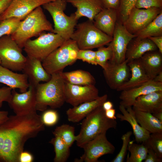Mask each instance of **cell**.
Masks as SVG:
<instances>
[{"mask_svg":"<svg viewBox=\"0 0 162 162\" xmlns=\"http://www.w3.org/2000/svg\"><path fill=\"white\" fill-rule=\"evenodd\" d=\"M36 112L11 115L0 124V162H19V156L29 139L45 129Z\"/></svg>","mask_w":162,"mask_h":162,"instance_id":"obj_1","label":"cell"},{"mask_svg":"<svg viewBox=\"0 0 162 162\" xmlns=\"http://www.w3.org/2000/svg\"><path fill=\"white\" fill-rule=\"evenodd\" d=\"M65 82L60 72L51 74L48 81L39 84L35 87L37 110L44 111L48 106L53 109L62 106L65 102Z\"/></svg>","mask_w":162,"mask_h":162,"instance_id":"obj_2","label":"cell"},{"mask_svg":"<svg viewBox=\"0 0 162 162\" xmlns=\"http://www.w3.org/2000/svg\"><path fill=\"white\" fill-rule=\"evenodd\" d=\"M45 31L53 33V28L40 6L21 21L16 30L11 36L22 49L28 40L34 37H38Z\"/></svg>","mask_w":162,"mask_h":162,"instance_id":"obj_3","label":"cell"},{"mask_svg":"<svg viewBox=\"0 0 162 162\" xmlns=\"http://www.w3.org/2000/svg\"><path fill=\"white\" fill-rule=\"evenodd\" d=\"M116 120L107 118L102 106L94 110L83 119L79 134L76 136L77 145L82 147L98 135L110 128L116 129Z\"/></svg>","mask_w":162,"mask_h":162,"instance_id":"obj_4","label":"cell"},{"mask_svg":"<svg viewBox=\"0 0 162 162\" xmlns=\"http://www.w3.org/2000/svg\"><path fill=\"white\" fill-rule=\"evenodd\" d=\"M79 49L76 42L70 39L65 40L42 62V65L50 74L63 71L67 66L77 60Z\"/></svg>","mask_w":162,"mask_h":162,"instance_id":"obj_5","label":"cell"},{"mask_svg":"<svg viewBox=\"0 0 162 162\" xmlns=\"http://www.w3.org/2000/svg\"><path fill=\"white\" fill-rule=\"evenodd\" d=\"M70 39L76 43L80 50H92L109 44L112 37L105 34L89 20L77 24Z\"/></svg>","mask_w":162,"mask_h":162,"instance_id":"obj_6","label":"cell"},{"mask_svg":"<svg viewBox=\"0 0 162 162\" xmlns=\"http://www.w3.org/2000/svg\"><path fill=\"white\" fill-rule=\"evenodd\" d=\"M67 2L66 0H54L42 5L52 18L53 33L59 35L65 40L70 38L78 21L74 13L69 16L65 14Z\"/></svg>","mask_w":162,"mask_h":162,"instance_id":"obj_7","label":"cell"},{"mask_svg":"<svg viewBox=\"0 0 162 162\" xmlns=\"http://www.w3.org/2000/svg\"><path fill=\"white\" fill-rule=\"evenodd\" d=\"M65 40L58 34L44 32L37 38L28 40L23 48L27 56L36 58L42 62Z\"/></svg>","mask_w":162,"mask_h":162,"instance_id":"obj_8","label":"cell"},{"mask_svg":"<svg viewBox=\"0 0 162 162\" xmlns=\"http://www.w3.org/2000/svg\"><path fill=\"white\" fill-rule=\"evenodd\" d=\"M26 59L22 53V49L11 35L0 38V65L13 71H22Z\"/></svg>","mask_w":162,"mask_h":162,"instance_id":"obj_9","label":"cell"},{"mask_svg":"<svg viewBox=\"0 0 162 162\" xmlns=\"http://www.w3.org/2000/svg\"><path fill=\"white\" fill-rule=\"evenodd\" d=\"M106 132L101 133L90 140L82 147L84 153L75 162H98L101 156L108 154H113L115 146L107 139Z\"/></svg>","mask_w":162,"mask_h":162,"instance_id":"obj_10","label":"cell"},{"mask_svg":"<svg viewBox=\"0 0 162 162\" xmlns=\"http://www.w3.org/2000/svg\"><path fill=\"white\" fill-rule=\"evenodd\" d=\"M136 37L128 32L122 23L117 20L112 36V40L109 44L112 48V56L109 62L120 64L126 60L128 45L130 41Z\"/></svg>","mask_w":162,"mask_h":162,"instance_id":"obj_11","label":"cell"},{"mask_svg":"<svg viewBox=\"0 0 162 162\" xmlns=\"http://www.w3.org/2000/svg\"><path fill=\"white\" fill-rule=\"evenodd\" d=\"M162 11V8H157L143 9L134 7L122 24L128 32L135 34L146 27Z\"/></svg>","mask_w":162,"mask_h":162,"instance_id":"obj_12","label":"cell"},{"mask_svg":"<svg viewBox=\"0 0 162 162\" xmlns=\"http://www.w3.org/2000/svg\"><path fill=\"white\" fill-rule=\"evenodd\" d=\"M8 103L16 115H22L36 112L35 87L29 84L26 92L19 93L12 90Z\"/></svg>","mask_w":162,"mask_h":162,"instance_id":"obj_13","label":"cell"},{"mask_svg":"<svg viewBox=\"0 0 162 162\" xmlns=\"http://www.w3.org/2000/svg\"><path fill=\"white\" fill-rule=\"evenodd\" d=\"M65 82V102L73 107L95 100L99 97L98 90L95 85H77Z\"/></svg>","mask_w":162,"mask_h":162,"instance_id":"obj_14","label":"cell"},{"mask_svg":"<svg viewBox=\"0 0 162 162\" xmlns=\"http://www.w3.org/2000/svg\"><path fill=\"white\" fill-rule=\"evenodd\" d=\"M128 61L126 59L120 64L108 62L103 69V73L107 84L110 88L117 90L128 80L130 75L128 65Z\"/></svg>","mask_w":162,"mask_h":162,"instance_id":"obj_15","label":"cell"},{"mask_svg":"<svg viewBox=\"0 0 162 162\" xmlns=\"http://www.w3.org/2000/svg\"><path fill=\"white\" fill-rule=\"evenodd\" d=\"M54 0H12L7 8L2 14V20L12 17L23 20L37 8Z\"/></svg>","mask_w":162,"mask_h":162,"instance_id":"obj_16","label":"cell"},{"mask_svg":"<svg viewBox=\"0 0 162 162\" xmlns=\"http://www.w3.org/2000/svg\"><path fill=\"white\" fill-rule=\"evenodd\" d=\"M160 91H162V83L150 80L140 86L122 91L119 97L120 105L126 108L132 107L138 97Z\"/></svg>","mask_w":162,"mask_h":162,"instance_id":"obj_17","label":"cell"},{"mask_svg":"<svg viewBox=\"0 0 162 162\" xmlns=\"http://www.w3.org/2000/svg\"><path fill=\"white\" fill-rule=\"evenodd\" d=\"M26 58L22 71L27 76L29 85L36 87L40 82H46L50 80L51 75L44 69L41 61L28 56Z\"/></svg>","mask_w":162,"mask_h":162,"instance_id":"obj_18","label":"cell"},{"mask_svg":"<svg viewBox=\"0 0 162 162\" xmlns=\"http://www.w3.org/2000/svg\"><path fill=\"white\" fill-rule=\"evenodd\" d=\"M107 98V94H105L95 100L86 102L69 109L66 112L68 121L73 123L80 122L96 108L102 106Z\"/></svg>","mask_w":162,"mask_h":162,"instance_id":"obj_19","label":"cell"},{"mask_svg":"<svg viewBox=\"0 0 162 162\" xmlns=\"http://www.w3.org/2000/svg\"><path fill=\"white\" fill-rule=\"evenodd\" d=\"M132 108L134 110L152 114L162 112V91L154 92L138 97Z\"/></svg>","mask_w":162,"mask_h":162,"instance_id":"obj_20","label":"cell"},{"mask_svg":"<svg viewBox=\"0 0 162 162\" xmlns=\"http://www.w3.org/2000/svg\"><path fill=\"white\" fill-rule=\"evenodd\" d=\"M76 8L74 13L78 20L85 17L88 20L93 22L96 15L104 8L100 0H66Z\"/></svg>","mask_w":162,"mask_h":162,"instance_id":"obj_21","label":"cell"},{"mask_svg":"<svg viewBox=\"0 0 162 162\" xmlns=\"http://www.w3.org/2000/svg\"><path fill=\"white\" fill-rule=\"evenodd\" d=\"M118 10L104 8L94 17L93 23L100 30L112 37L118 19Z\"/></svg>","mask_w":162,"mask_h":162,"instance_id":"obj_22","label":"cell"},{"mask_svg":"<svg viewBox=\"0 0 162 162\" xmlns=\"http://www.w3.org/2000/svg\"><path fill=\"white\" fill-rule=\"evenodd\" d=\"M119 109L122 114L118 113L116 117L121 121L128 122L132 127L135 140L137 143H142L151 134L142 128L138 122L134 110L132 107L126 108L120 105Z\"/></svg>","mask_w":162,"mask_h":162,"instance_id":"obj_23","label":"cell"},{"mask_svg":"<svg viewBox=\"0 0 162 162\" xmlns=\"http://www.w3.org/2000/svg\"><path fill=\"white\" fill-rule=\"evenodd\" d=\"M0 83L12 89H19L20 93L27 91L29 86L28 78L25 74L14 72L0 64Z\"/></svg>","mask_w":162,"mask_h":162,"instance_id":"obj_24","label":"cell"},{"mask_svg":"<svg viewBox=\"0 0 162 162\" xmlns=\"http://www.w3.org/2000/svg\"><path fill=\"white\" fill-rule=\"evenodd\" d=\"M128 65L130 72V77L117 89V91H122L137 86L151 80L142 68L139 59L128 61Z\"/></svg>","mask_w":162,"mask_h":162,"instance_id":"obj_25","label":"cell"},{"mask_svg":"<svg viewBox=\"0 0 162 162\" xmlns=\"http://www.w3.org/2000/svg\"><path fill=\"white\" fill-rule=\"evenodd\" d=\"M158 50L154 44L148 38L136 37L129 43L127 49L126 59L129 61L140 58L147 52Z\"/></svg>","mask_w":162,"mask_h":162,"instance_id":"obj_26","label":"cell"},{"mask_svg":"<svg viewBox=\"0 0 162 162\" xmlns=\"http://www.w3.org/2000/svg\"><path fill=\"white\" fill-rule=\"evenodd\" d=\"M139 60L144 70L151 80L162 71V53L158 50L146 52Z\"/></svg>","mask_w":162,"mask_h":162,"instance_id":"obj_27","label":"cell"},{"mask_svg":"<svg viewBox=\"0 0 162 162\" xmlns=\"http://www.w3.org/2000/svg\"><path fill=\"white\" fill-rule=\"evenodd\" d=\"M65 81L70 84L81 86L95 85L96 80L89 72L82 70L61 72Z\"/></svg>","mask_w":162,"mask_h":162,"instance_id":"obj_28","label":"cell"},{"mask_svg":"<svg viewBox=\"0 0 162 162\" xmlns=\"http://www.w3.org/2000/svg\"><path fill=\"white\" fill-rule=\"evenodd\" d=\"M136 119L141 127L150 134L162 133V122L151 113L134 110Z\"/></svg>","mask_w":162,"mask_h":162,"instance_id":"obj_29","label":"cell"},{"mask_svg":"<svg viewBox=\"0 0 162 162\" xmlns=\"http://www.w3.org/2000/svg\"><path fill=\"white\" fill-rule=\"evenodd\" d=\"M141 38L162 36V11L146 27L135 34Z\"/></svg>","mask_w":162,"mask_h":162,"instance_id":"obj_30","label":"cell"},{"mask_svg":"<svg viewBox=\"0 0 162 162\" xmlns=\"http://www.w3.org/2000/svg\"><path fill=\"white\" fill-rule=\"evenodd\" d=\"M49 143L52 144L54 148L55 155L54 161L66 162L70 156V147L60 137L57 136H54Z\"/></svg>","mask_w":162,"mask_h":162,"instance_id":"obj_31","label":"cell"},{"mask_svg":"<svg viewBox=\"0 0 162 162\" xmlns=\"http://www.w3.org/2000/svg\"><path fill=\"white\" fill-rule=\"evenodd\" d=\"M128 149L130 153L128 156L127 162H142L145 159L148 153V148L142 143H136L133 141L129 143Z\"/></svg>","mask_w":162,"mask_h":162,"instance_id":"obj_32","label":"cell"},{"mask_svg":"<svg viewBox=\"0 0 162 162\" xmlns=\"http://www.w3.org/2000/svg\"><path fill=\"white\" fill-rule=\"evenodd\" d=\"M54 136L60 137L70 147L76 141L74 127L68 124H63L57 127L52 132Z\"/></svg>","mask_w":162,"mask_h":162,"instance_id":"obj_33","label":"cell"},{"mask_svg":"<svg viewBox=\"0 0 162 162\" xmlns=\"http://www.w3.org/2000/svg\"><path fill=\"white\" fill-rule=\"evenodd\" d=\"M150 134L148 137L142 143L148 149L153 150L162 158V133H153Z\"/></svg>","mask_w":162,"mask_h":162,"instance_id":"obj_34","label":"cell"},{"mask_svg":"<svg viewBox=\"0 0 162 162\" xmlns=\"http://www.w3.org/2000/svg\"><path fill=\"white\" fill-rule=\"evenodd\" d=\"M21 20L12 17L2 20L0 22V38L5 35H11L17 29Z\"/></svg>","mask_w":162,"mask_h":162,"instance_id":"obj_35","label":"cell"},{"mask_svg":"<svg viewBox=\"0 0 162 162\" xmlns=\"http://www.w3.org/2000/svg\"><path fill=\"white\" fill-rule=\"evenodd\" d=\"M95 52L97 64L104 69L106 67L108 62L112 58V50L111 47L109 44L106 47L103 46L98 48Z\"/></svg>","mask_w":162,"mask_h":162,"instance_id":"obj_36","label":"cell"},{"mask_svg":"<svg viewBox=\"0 0 162 162\" xmlns=\"http://www.w3.org/2000/svg\"><path fill=\"white\" fill-rule=\"evenodd\" d=\"M137 0H120L118 9V20L123 23L126 20Z\"/></svg>","mask_w":162,"mask_h":162,"instance_id":"obj_37","label":"cell"},{"mask_svg":"<svg viewBox=\"0 0 162 162\" xmlns=\"http://www.w3.org/2000/svg\"><path fill=\"white\" fill-rule=\"evenodd\" d=\"M132 133L131 131H129L122 135L121 137L122 144L121 150L111 162H123L124 161Z\"/></svg>","mask_w":162,"mask_h":162,"instance_id":"obj_38","label":"cell"},{"mask_svg":"<svg viewBox=\"0 0 162 162\" xmlns=\"http://www.w3.org/2000/svg\"><path fill=\"white\" fill-rule=\"evenodd\" d=\"M41 116L42 121L45 125L50 126L58 122L59 116L57 111L53 110H45Z\"/></svg>","mask_w":162,"mask_h":162,"instance_id":"obj_39","label":"cell"},{"mask_svg":"<svg viewBox=\"0 0 162 162\" xmlns=\"http://www.w3.org/2000/svg\"><path fill=\"white\" fill-rule=\"evenodd\" d=\"M78 59L82 60L92 65H96V52L91 50H80L77 56Z\"/></svg>","mask_w":162,"mask_h":162,"instance_id":"obj_40","label":"cell"},{"mask_svg":"<svg viewBox=\"0 0 162 162\" xmlns=\"http://www.w3.org/2000/svg\"><path fill=\"white\" fill-rule=\"evenodd\" d=\"M135 7L139 8H162V0H137Z\"/></svg>","mask_w":162,"mask_h":162,"instance_id":"obj_41","label":"cell"},{"mask_svg":"<svg viewBox=\"0 0 162 162\" xmlns=\"http://www.w3.org/2000/svg\"><path fill=\"white\" fill-rule=\"evenodd\" d=\"M12 89L9 87L4 86L0 88V108L4 102H8L11 96Z\"/></svg>","mask_w":162,"mask_h":162,"instance_id":"obj_42","label":"cell"},{"mask_svg":"<svg viewBox=\"0 0 162 162\" xmlns=\"http://www.w3.org/2000/svg\"><path fill=\"white\" fill-rule=\"evenodd\" d=\"M162 158H159L152 149H148L146 157L144 162H162Z\"/></svg>","mask_w":162,"mask_h":162,"instance_id":"obj_43","label":"cell"},{"mask_svg":"<svg viewBox=\"0 0 162 162\" xmlns=\"http://www.w3.org/2000/svg\"><path fill=\"white\" fill-rule=\"evenodd\" d=\"M104 8L118 10L120 0H100Z\"/></svg>","mask_w":162,"mask_h":162,"instance_id":"obj_44","label":"cell"},{"mask_svg":"<svg viewBox=\"0 0 162 162\" xmlns=\"http://www.w3.org/2000/svg\"><path fill=\"white\" fill-rule=\"evenodd\" d=\"M33 160L32 155L27 151H22L19 156V162H32Z\"/></svg>","mask_w":162,"mask_h":162,"instance_id":"obj_45","label":"cell"},{"mask_svg":"<svg viewBox=\"0 0 162 162\" xmlns=\"http://www.w3.org/2000/svg\"><path fill=\"white\" fill-rule=\"evenodd\" d=\"M148 38L154 44L158 51L162 53V36L150 37Z\"/></svg>","mask_w":162,"mask_h":162,"instance_id":"obj_46","label":"cell"},{"mask_svg":"<svg viewBox=\"0 0 162 162\" xmlns=\"http://www.w3.org/2000/svg\"><path fill=\"white\" fill-rule=\"evenodd\" d=\"M12 1V0H0V14L7 8Z\"/></svg>","mask_w":162,"mask_h":162,"instance_id":"obj_47","label":"cell"},{"mask_svg":"<svg viewBox=\"0 0 162 162\" xmlns=\"http://www.w3.org/2000/svg\"><path fill=\"white\" fill-rule=\"evenodd\" d=\"M116 110L113 108L105 111L106 117L110 119L116 120V117L115 116Z\"/></svg>","mask_w":162,"mask_h":162,"instance_id":"obj_48","label":"cell"},{"mask_svg":"<svg viewBox=\"0 0 162 162\" xmlns=\"http://www.w3.org/2000/svg\"><path fill=\"white\" fill-rule=\"evenodd\" d=\"M8 112L7 111L0 110V124L6 121L8 118Z\"/></svg>","mask_w":162,"mask_h":162,"instance_id":"obj_49","label":"cell"},{"mask_svg":"<svg viewBox=\"0 0 162 162\" xmlns=\"http://www.w3.org/2000/svg\"><path fill=\"white\" fill-rule=\"evenodd\" d=\"M113 104L110 101H106L103 104L102 107L105 111L113 108Z\"/></svg>","mask_w":162,"mask_h":162,"instance_id":"obj_50","label":"cell"},{"mask_svg":"<svg viewBox=\"0 0 162 162\" xmlns=\"http://www.w3.org/2000/svg\"><path fill=\"white\" fill-rule=\"evenodd\" d=\"M153 80L158 82L162 83V71L158 74Z\"/></svg>","mask_w":162,"mask_h":162,"instance_id":"obj_51","label":"cell"},{"mask_svg":"<svg viewBox=\"0 0 162 162\" xmlns=\"http://www.w3.org/2000/svg\"><path fill=\"white\" fill-rule=\"evenodd\" d=\"M152 114L155 118L162 122V112H158Z\"/></svg>","mask_w":162,"mask_h":162,"instance_id":"obj_52","label":"cell"},{"mask_svg":"<svg viewBox=\"0 0 162 162\" xmlns=\"http://www.w3.org/2000/svg\"><path fill=\"white\" fill-rule=\"evenodd\" d=\"M1 14H0V22H1V21L2 20V19H1Z\"/></svg>","mask_w":162,"mask_h":162,"instance_id":"obj_53","label":"cell"},{"mask_svg":"<svg viewBox=\"0 0 162 162\" xmlns=\"http://www.w3.org/2000/svg\"><path fill=\"white\" fill-rule=\"evenodd\" d=\"M1 64V61L0 60V64Z\"/></svg>","mask_w":162,"mask_h":162,"instance_id":"obj_54","label":"cell"}]
</instances>
